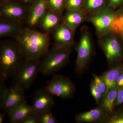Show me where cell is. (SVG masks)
Masks as SVG:
<instances>
[{
  "mask_svg": "<svg viewBox=\"0 0 123 123\" xmlns=\"http://www.w3.org/2000/svg\"><path fill=\"white\" fill-rule=\"evenodd\" d=\"M15 40L25 58L40 59L49 50V33L40 32L24 27Z\"/></svg>",
  "mask_w": 123,
  "mask_h": 123,
  "instance_id": "1",
  "label": "cell"
},
{
  "mask_svg": "<svg viewBox=\"0 0 123 123\" xmlns=\"http://www.w3.org/2000/svg\"><path fill=\"white\" fill-rule=\"evenodd\" d=\"M25 59L17 42H1L0 44V80L5 81L11 77Z\"/></svg>",
  "mask_w": 123,
  "mask_h": 123,
  "instance_id": "2",
  "label": "cell"
},
{
  "mask_svg": "<svg viewBox=\"0 0 123 123\" xmlns=\"http://www.w3.org/2000/svg\"><path fill=\"white\" fill-rule=\"evenodd\" d=\"M41 62L40 59L25 58L12 77V85L25 92L28 89L40 73Z\"/></svg>",
  "mask_w": 123,
  "mask_h": 123,
  "instance_id": "3",
  "label": "cell"
},
{
  "mask_svg": "<svg viewBox=\"0 0 123 123\" xmlns=\"http://www.w3.org/2000/svg\"><path fill=\"white\" fill-rule=\"evenodd\" d=\"M71 51V49L54 44L41 60L40 73L45 76H49L59 70L67 63Z\"/></svg>",
  "mask_w": 123,
  "mask_h": 123,
  "instance_id": "4",
  "label": "cell"
},
{
  "mask_svg": "<svg viewBox=\"0 0 123 123\" xmlns=\"http://www.w3.org/2000/svg\"><path fill=\"white\" fill-rule=\"evenodd\" d=\"M117 14L114 10L107 7L99 12L88 16L87 20L93 25L96 34L99 38L113 32Z\"/></svg>",
  "mask_w": 123,
  "mask_h": 123,
  "instance_id": "5",
  "label": "cell"
},
{
  "mask_svg": "<svg viewBox=\"0 0 123 123\" xmlns=\"http://www.w3.org/2000/svg\"><path fill=\"white\" fill-rule=\"evenodd\" d=\"M29 7L18 0H1L0 18L25 23Z\"/></svg>",
  "mask_w": 123,
  "mask_h": 123,
  "instance_id": "6",
  "label": "cell"
},
{
  "mask_svg": "<svg viewBox=\"0 0 123 123\" xmlns=\"http://www.w3.org/2000/svg\"><path fill=\"white\" fill-rule=\"evenodd\" d=\"M92 49L90 33L88 29L84 28L82 31L80 38L76 48V69L78 72H81L86 68L92 55Z\"/></svg>",
  "mask_w": 123,
  "mask_h": 123,
  "instance_id": "7",
  "label": "cell"
},
{
  "mask_svg": "<svg viewBox=\"0 0 123 123\" xmlns=\"http://www.w3.org/2000/svg\"><path fill=\"white\" fill-rule=\"evenodd\" d=\"M45 89L54 96L64 99L72 97L75 90V86L72 81L60 75L53 76Z\"/></svg>",
  "mask_w": 123,
  "mask_h": 123,
  "instance_id": "8",
  "label": "cell"
},
{
  "mask_svg": "<svg viewBox=\"0 0 123 123\" xmlns=\"http://www.w3.org/2000/svg\"><path fill=\"white\" fill-rule=\"evenodd\" d=\"M99 38V45L109 63H114L121 58L123 49L116 33L112 32Z\"/></svg>",
  "mask_w": 123,
  "mask_h": 123,
  "instance_id": "9",
  "label": "cell"
},
{
  "mask_svg": "<svg viewBox=\"0 0 123 123\" xmlns=\"http://www.w3.org/2000/svg\"><path fill=\"white\" fill-rule=\"evenodd\" d=\"M24 91L19 86L13 85L7 88L0 108L8 114L20 104L26 102Z\"/></svg>",
  "mask_w": 123,
  "mask_h": 123,
  "instance_id": "10",
  "label": "cell"
},
{
  "mask_svg": "<svg viewBox=\"0 0 123 123\" xmlns=\"http://www.w3.org/2000/svg\"><path fill=\"white\" fill-rule=\"evenodd\" d=\"M75 31L62 22L51 32L55 45L71 49L74 46Z\"/></svg>",
  "mask_w": 123,
  "mask_h": 123,
  "instance_id": "11",
  "label": "cell"
},
{
  "mask_svg": "<svg viewBox=\"0 0 123 123\" xmlns=\"http://www.w3.org/2000/svg\"><path fill=\"white\" fill-rule=\"evenodd\" d=\"M47 10V0H35L29 6L25 23L31 29L39 26Z\"/></svg>",
  "mask_w": 123,
  "mask_h": 123,
  "instance_id": "12",
  "label": "cell"
},
{
  "mask_svg": "<svg viewBox=\"0 0 123 123\" xmlns=\"http://www.w3.org/2000/svg\"><path fill=\"white\" fill-rule=\"evenodd\" d=\"M55 104L54 95L44 89L35 92L31 106L34 111L39 114L51 111Z\"/></svg>",
  "mask_w": 123,
  "mask_h": 123,
  "instance_id": "13",
  "label": "cell"
},
{
  "mask_svg": "<svg viewBox=\"0 0 123 123\" xmlns=\"http://www.w3.org/2000/svg\"><path fill=\"white\" fill-rule=\"evenodd\" d=\"M62 17V22L73 30H76L85 20L87 16L83 11L66 10Z\"/></svg>",
  "mask_w": 123,
  "mask_h": 123,
  "instance_id": "14",
  "label": "cell"
},
{
  "mask_svg": "<svg viewBox=\"0 0 123 123\" xmlns=\"http://www.w3.org/2000/svg\"><path fill=\"white\" fill-rule=\"evenodd\" d=\"M23 25L0 18V37H11L15 38L24 28Z\"/></svg>",
  "mask_w": 123,
  "mask_h": 123,
  "instance_id": "15",
  "label": "cell"
},
{
  "mask_svg": "<svg viewBox=\"0 0 123 123\" xmlns=\"http://www.w3.org/2000/svg\"><path fill=\"white\" fill-rule=\"evenodd\" d=\"M107 112L101 107L87 112L78 114L75 117L78 123H92L103 120Z\"/></svg>",
  "mask_w": 123,
  "mask_h": 123,
  "instance_id": "16",
  "label": "cell"
},
{
  "mask_svg": "<svg viewBox=\"0 0 123 123\" xmlns=\"http://www.w3.org/2000/svg\"><path fill=\"white\" fill-rule=\"evenodd\" d=\"M62 17L48 9L39 26L43 32L49 34L62 22Z\"/></svg>",
  "mask_w": 123,
  "mask_h": 123,
  "instance_id": "17",
  "label": "cell"
},
{
  "mask_svg": "<svg viewBox=\"0 0 123 123\" xmlns=\"http://www.w3.org/2000/svg\"><path fill=\"white\" fill-rule=\"evenodd\" d=\"M34 111L32 106L27 102L20 104L8 114L10 123H21L31 113Z\"/></svg>",
  "mask_w": 123,
  "mask_h": 123,
  "instance_id": "18",
  "label": "cell"
},
{
  "mask_svg": "<svg viewBox=\"0 0 123 123\" xmlns=\"http://www.w3.org/2000/svg\"><path fill=\"white\" fill-rule=\"evenodd\" d=\"M108 0H84V11L87 17L107 7Z\"/></svg>",
  "mask_w": 123,
  "mask_h": 123,
  "instance_id": "19",
  "label": "cell"
},
{
  "mask_svg": "<svg viewBox=\"0 0 123 123\" xmlns=\"http://www.w3.org/2000/svg\"><path fill=\"white\" fill-rule=\"evenodd\" d=\"M119 89L118 87H116L110 89L103 96L100 106L107 113L113 111L115 106V101Z\"/></svg>",
  "mask_w": 123,
  "mask_h": 123,
  "instance_id": "20",
  "label": "cell"
},
{
  "mask_svg": "<svg viewBox=\"0 0 123 123\" xmlns=\"http://www.w3.org/2000/svg\"><path fill=\"white\" fill-rule=\"evenodd\" d=\"M122 70L121 68L117 67L108 70L104 74L102 78L106 86V92L110 89L118 87L117 84L116 79Z\"/></svg>",
  "mask_w": 123,
  "mask_h": 123,
  "instance_id": "21",
  "label": "cell"
},
{
  "mask_svg": "<svg viewBox=\"0 0 123 123\" xmlns=\"http://www.w3.org/2000/svg\"><path fill=\"white\" fill-rule=\"evenodd\" d=\"M48 9L62 16L65 9L66 0H47Z\"/></svg>",
  "mask_w": 123,
  "mask_h": 123,
  "instance_id": "22",
  "label": "cell"
},
{
  "mask_svg": "<svg viewBox=\"0 0 123 123\" xmlns=\"http://www.w3.org/2000/svg\"><path fill=\"white\" fill-rule=\"evenodd\" d=\"M38 123H57L58 121L51 111H47L38 114Z\"/></svg>",
  "mask_w": 123,
  "mask_h": 123,
  "instance_id": "23",
  "label": "cell"
},
{
  "mask_svg": "<svg viewBox=\"0 0 123 123\" xmlns=\"http://www.w3.org/2000/svg\"><path fill=\"white\" fill-rule=\"evenodd\" d=\"M84 0H66L65 9L84 11Z\"/></svg>",
  "mask_w": 123,
  "mask_h": 123,
  "instance_id": "24",
  "label": "cell"
},
{
  "mask_svg": "<svg viewBox=\"0 0 123 123\" xmlns=\"http://www.w3.org/2000/svg\"><path fill=\"white\" fill-rule=\"evenodd\" d=\"M93 76L95 83L99 89L102 97H103V95L105 94L107 90L105 83L102 77H100L95 74H93Z\"/></svg>",
  "mask_w": 123,
  "mask_h": 123,
  "instance_id": "25",
  "label": "cell"
},
{
  "mask_svg": "<svg viewBox=\"0 0 123 123\" xmlns=\"http://www.w3.org/2000/svg\"><path fill=\"white\" fill-rule=\"evenodd\" d=\"M91 92L97 104H98L102 95L94 80L92 81L91 84Z\"/></svg>",
  "mask_w": 123,
  "mask_h": 123,
  "instance_id": "26",
  "label": "cell"
},
{
  "mask_svg": "<svg viewBox=\"0 0 123 123\" xmlns=\"http://www.w3.org/2000/svg\"><path fill=\"white\" fill-rule=\"evenodd\" d=\"M105 121L108 123H123V111L109 117Z\"/></svg>",
  "mask_w": 123,
  "mask_h": 123,
  "instance_id": "27",
  "label": "cell"
},
{
  "mask_svg": "<svg viewBox=\"0 0 123 123\" xmlns=\"http://www.w3.org/2000/svg\"><path fill=\"white\" fill-rule=\"evenodd\" d=\"M38 114L34 111L21 123H38Z\"/></svg>",
  "mask_w": 123,
  "mask_h": 123,
  "instance_id": "28",
  "label": "cell"
},
{
  "mask_svg": "<svg viewBox=\"0 0 123 123\" xmlns=\"http://www.w3.org/2000/svg\"><path fill=\"white\" fill-rule=\"evenodd\" d=\"M123 4V0H108L107 7L114 10Z\"/></svg>",
  "mask_w": 123,
  "mask_h": 123,
  "instance_id": "29",
  "label": "cell"
},
{
  "mask_svg": "<svg viewBox=\"0 0 123 123\" xmlns=\"http://www.w3.org/2000/svg\"><path fill=\"white\" fill-rule=\"evenodd\" d=\"M123 103V96L116 98L115 102V106H118Z\"/></svg>",
  "mask_w": 123,
  "mask_h": 123,
  "instance_id": "30",
  "label": "cell"
},
{
  "mask_svg": "<svg viewBox=\"0 0 123 123\" xmlns=\"http://www.w3.org/2000/svg\"><path fill=\"white\" fill-rule=\"evenodd\" d=\"M20 2L26 5H29V6L32 4L35 0H18Z\"/></svg>",
  "mask_w": 123,
  "mask_h": 123,
  "instance_id": "31",
  "label": "cell"
},
{
  "mask_svg": "<svg viewBox=\"0 0 123 123\" xmlns=\"http://www.w3.org/2000/svg\"><path fill=\"white\" fill-rule=\"evenodd\" d=\"M5 112L1 113L0 114V123H2L4 120L5 118Z\"/></svg>",
  "mask_w": 123,
  "mask_h": 123,
  "instance_id": "32",
  "label": "cell"
},
{
  "mask_svg": "<svg viewBox=\"0 0 123 123\" xmlns=\"http://www.w3.org/2000/svg\"><path fill=\"white\" fill-rule=\"evenodd\" d=\"M120 34H121V35H122V37H123V32H122V33H120Z\"/></svg>",
  "mask_w": 123,
  "mask_h": 123,
  "instance_id": "33",
  "label": "cell"
},
{
  "mask_svg": "<svg viewBox=\"0 0 123 123\" xmlns=\"http://www.w3.org/2000/svg\"><path fill=\"white\" fill-rule=\"evenodd\" d=\"M122 14H123V13H122Z\"/></svg>",
  "mask_w": 123,
  "mask_h": 123,
  "instance_id": "34",
  "label": "cell"
}]
</instances>
